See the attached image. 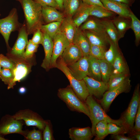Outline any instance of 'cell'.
I'll return each mask as SVG.
<instances>
[{
	"label": "cell",
	"mask_w": 140,
	"mask_h": 140,
	"mask_svg": "<svg viewBox=\"0 0 140 140\" xmlns=\"http://www.w3.org/2000/svg\"><path fill=\"white\" fill-rule=\"evenodd\" d=\"M38 46V45L33 44L30 40L26 47L25 51L22 57L25 59L31 58L34 53L37 51Z\"/></svg>",
	"instance_id": "cell-40"
},
{
	"label": "cell",
	"mask_w": 140,
	"mask_h": 140,
	"mask_svg": "<svg viewBox=\"0 0 140 140\" xmlns=\"http://www.w3.org/2000/svg\"><path fill=\"white\" fill-rule=\"evenodd\" d=\"M83 79L89 95L94 96L99 100L102 98L104 93L108 90V83L102 81H97L88 76Z\"/></svg>",
	"instance_id": "cell-11"
},
{
	"label": "cell",
	"mask_w": 140,
	"mask_h": 140,
	"mask_svg": "<svg viewBox=\"0 0 140 140\" xmlns=\"http://www.w3.org/2000/svg\"><path fill=\"white\" fill-rule=\"evenodd\" d=\"M57 95L71 110L83 113L90 118V114L87 106L78 97L70 85L59 89Z\"/></svg>",
	"instance_id": "cell-3"
},
{
	"label": "cell",
	"mask_w": 140,
	"mask_h": 140,
	"mask_svg": "<svg viewBox=\"0 0 140 140\" xmlns=\"http://www.w3.org/2000/svg\"><path fill=\"white\" fill-rule=\"evenodd\" d=\"M94 17L88 18L80 28L79 27L80 29L82 31L89 30L107 35L101 20Z\"/></svg>",
	"instance_id": "cell-24"
},
{
	"label": "cell",
	"mask_w": 140,
	"mask_h": 140,
	"mask_svg": "<svg viewBox=\"0 0 140 140\" xmlns=\"http://www.w3.org/2000/svg\"><path fill=\"white\" fill-rule=\"evenodd\" d=\"M64 0H55L59 9L63 10V4Z\"/></svg>",
	"instance_id": "cell-50"
},
{
	"label": "cell",
	"mask_w": 140,
	"mask_h": 140,
	"mask_svg": "<svg viewBox=\"0 0 140 140\" xmlns=\"http://www.w3.org/2000/svg\"><path fill=\"white\" fill-rule=\"evenodd\" d=\"M43 38V33L40 29L39 28L33 33V37L30 40L33 44L39 45L40 44H41Z\"/></svg>",
	"instance_id": "cell-44"
},
{
	"label": "cell",
	"mask_w": 140,
	"mask_h": 140,
	"mask_svg": "<svg viewBox=\"0 0 140 140\" xmlns=\"http://www.w3.org/2000/svg\"><path fill=\"white\" fill-rule=\"evenodd\" d=\"M111 138L112 139L115 140H134L131 137L126 136L121 134L112 135Z\"/></svg>",
	"instance_id": "cell-48"
},
{
	"label": "cell",
	"mask_w": 140,
	"mask_h": 140,
	"mask_svg": "<svg viewBox=\"0 0 140 140\" xmlns=\"http://www.w3.org/2000/svg\"><path fill=\"white\" fill-rule=\"evenodd\" d=\"M114 13L102 6L93 5L89 15L97 18L106 19L114 16Z\"/></svg>",
	"instance_id": "cell-30"
},
{
	"label": "cell",
	"mask_w": 140,
	"mask_h": 140,
	"mask_svg": "<svg viewBox=\"0 0 140 140\" xmlns=\"http://www.w3.org/2000/svg\"><path fill=\"white\" fill-rule=\"evenodd\" d=\"M53 41V49L51 68H57V59L70 44L60 30L55 37Z\"/></svg>",
	"instance_id": "cell-10"
},
{
	"label": "cell",
	"mask_w": 140,
	"mask_h": 140,
	"mask_svg": "<svg viewBox=\"0 0 140 140\" xmlns=\"http://www.w3.org/2000/svg\"><path fill=\"white\" fill-rule=\"evenodd\" d=\"M81 0H64L63 10L66 17L72 18L78 9Z\"/></svg>",
	"instance_id": "cell-29"
},
{
	"label": "cell",
	"mask_w": 140,
	"mask_h": 140,
	"mask_svg": "<svg viewBox=\"0 0 140 140\" xmlns=\"http://www.w3.org/2000/svg\"><path fill=\"white\" fill-rule=\"evenodd\" d=\"M85 103L89 110L90 119L92 123V131L93 136H95V129L96 124L99 121L105 120L108 123H112L122 127L123 122L121 118L118 120L111 118L106 113L102 106L94 99L93 96L89 95Z\"/></svg>",
	"instance_id": "cell-2"
},
{
	"label": "cell",
	"mask_w": 140,
	"mask_h": 140,
	"mask_svg": "<svg viewBox=\"0 0 140 140\" xmlns=\"http://www.w3.org/2000/svg\"><path fill=\"white\" fill-rule=\"evenodd\" d=\"M98 60L100 66L102 81L108 83L113 73V65L105 59Z\"/></svg>",
	"instance_id": "cell-32"
},
{
	"label": "cell",
	"mask_w": 140,
	"mask_h": 140,
	"mask_svg": "<svg viewBox=\"0 0 140 140\" xmlns=\"http://www.w3.org/2000/svg\"></svg>",
	"instance_id": "cell-56"
},
{
	"label": "cell",
	"mask_w": 140,
	"mask_h": 140,
	"mask_svg": "<svg viewBox=\"0 0 140 140\" xmlns=\"http://www.w3.org/2000/svg\"><path fill=\"white\" fill-rule=\"evenodd\" d=\"M83 3L90 5H99L104 8L100 0H81Z\"/></svg>",
	"instance_id": "cell-47"
},
{
	"label": "cell",
	"mask_w": 140,
	"mask_h": 140,
	"mask_svg": "<svg viewBox=\"0 0 140 140\" xmlns=\"http://www.w3.org/2000/svg\"><path fill=\"white\" fill-rule=\"evenodd\" d=\"M132 136L131 137L134 140H140V133H137L132 134Z\"/></svg>",
	"instance_id": "cell-51"
},
{
	"label": "cell",
	"mask_w": 140,
	"mask_h": 140,
	"mask_svg": "<svg viewBox=\"0 0 140 140\" xmlns=\"http://www.w3.org/2000/svg\"><path fill=\"white\" fill-rule=\"evenodd\" d=\"M112 65V73L129 74V68L120 52L116 57Z\"/></svg>",
	"instance_id": "cell-28"
},
{
	"label": "cell",
	"mask_w": 140,
	"mask_h": 140,
	"mask_svg": "<svg viewBox=\"0 0 140 140\" xmlns=\"http://www.w3.org/2000/svg\"><path fill=\"white\" fill-rule=\"evenodd\" d=\"M109 43V48L105 53V59L113 65L116 57L120 52L119 47L115 46L110 40Z\"/></svg>",
	"instance_id": "cell-36"
},
{
	"label": "cell",
	"mask_w": 140,
	"mask_h": 140,
	"mask_svg": "<svg viewBox=\"0 0 140 140\" xmlns=\"http://www.w3.org/2000/svg\"><path fill=\"white\" fill-rule=\"evenodd\" d=\"M78 28L72 18L65 17L61 22L60 30L71 43Z\"/></svg>",
	"instance_id": "cell-21"
},
{
	"label": "cell",
	"mask_w": 140,
	"mask_h": 140,
	"mask_svg": "<svg viewBox=\"0 0 140 140\" xmlns=\"http://www.w3.org/2000/svg\"><path fill=\"white\" fill-rule=\"evenodd\" d=\"M14 63L11 60L2 54H0V65L2 67L10 68L12 70Z\"/></svg>",
	"instance_id": "cell-43"
},
{
	"label": "cell",
	"mask_w": 140,
	"mask_h": 140,
	"mask_svg": "<svg viewBox=\"0 0 140 140\" xmlns=\"http://www.w3.org/2000/svg\"><path fill=\"white\" fill-rule=\"evenodd\" d=\"M130 81L129 78L119 86L104 93L102 98L99 101L105 112L108 110L111 103L118 95L123 93L128 92L130 90Z\"/></svg>",
	"instance_id": "cell-9"
},
{
	"label": "cell",
	"mask_w": 140,
	"mask_h": 140,
	"mask_svg": "<svg viewBox=\"0 0 140 140\" xmlns=\"http://www.w3.org/2000/svg\"><path fill=\"white\" fill-rule=\"evenodd\" d=\"M108 123L106 121L102 120L96 124L95 129V137L94 140H102L109 134L107 129Z\"/></svg>",
	"instance_id": "cell-34"
},
{
	"label": "cell",
	"mask_w": 140,
	"mask_h": 140,
	"mask_svg": "<svg viewBox=\"0 0 140 140\" xmlns=\"http://www.w3.org/2000/svg\"><path fill=\"white\" fill-rule=\"evenodd\" d=\"M14 64V67L12 70L13 79L12 82L8 85V89L13 88L16 82L24 78L30 71V67L24 62L20 61Z\"/></svg>",
	"instance_id": "cell-20"
},
{
	"label": "cell",
	"mask_w": 140,
	"mask_h": 140,
	"mask_svg": "<svg viewBox=\"0 0 140 140\" xmlns=\"http://www.w3.org/2000/svg\"><path fill=\"white\" fill-rule=\"evenodd\" d=\"M28 35L25 24H23L19 30L18 38L10 51L11 54L22 57L29 42Z\"/></svg>",
	"instance_id": "cell-12"
},
{
	"label": "cell",
	"mask_w": 140,
	"mask_h": 140,
	"mask_svg": "<svg viewBox=\"0 0 140 140\" xmlns=\"http://www.w3.org/2000/svg\"><path fill=\"white\" fill-rule=\"evenodd\" d=\"M26 91V88L25 87H20L19 89V93L22 94L25 93Z\"/></svg>",
	"instance_id": "cell-52"
},
{
	"label": "cell",
	"mask_w": 140,
	"mask_h": 140,
	"mask_svg": "<svg viewBox=\"0 0 140 140\" xmlns=\"http://www.w3.org/2000/svg\"><path fill=\"white\" fill-rule=\"evenodd\" d=\"M106 9L119 16L130 18L131 11L129 6L113 0H100Z\"/></svg>",
	"instance_id": "cell-15"
},
{
	"label": "cell",
	"mask_w": 140,
	"mask_h": 140,
	"mask_svg": "<svg viewBox=\"0 0 140 140\" xmlns=\"http://www.w3.org/2000/svg\"><path fill=\"white\" fill-rule=\"evenodd\" d=\"M112 20L118 31L120 39L124 37L127 31L130 29L131 19L118 15Z\"/></svg>",
	"instance_id": "cell-25"
},
{
	"label": "cell",
	"mask_w": 140,
	"mask_h": 140,
	"mask_svg": "<svg viewBox=\"0 0 140 140\" xmlns=\"http://www.w3.org/2000/svg\"><path fill=\"white\" fill-rule=\"evenodd\" d=\"M23 121L17 120L13 115L6 114L3 116L0 121V136L9 134H17L25 137L28 131L23 129Z\"/></svg>",
	"instance_id": "cell-6"
},
{
	"label": "cell",
	"mask_w": 140,
	"mask_h": 140,
	"mask_svg": "<svg viewBox=\"0 0 140 140\" xmlns=\"http://www.w3.org/2000/svg\"><path fill=\"white\" fill-rule=\"evenodd\" d=\"M69 138L72 140H90L93 136L91 128H72L69 130Z\"/></svg>",
	"instance_id": "cell-23"
},
{
	"label": "cell",
	"mask_w": 140,
	"mask_h": 140,
	"mask_svg": "<svg viewBox=\"0 0 140 140\" xmlns=\"http://www.w3.org/2000/svg\"><path fill=\"white\" fill-rule=\"evenodd\" d=\"M43 139L44 140H53V135L50 122L49 120H46V123L43 130Z\"/></svg>",
	"instance_id": "cell-42"
},
{
	"label": "cell",
	"mask_w": 140,
	"mask_h": 140,
	"mask_svg": "<svg viewBox=\"0 0 140 140\" xmlns=\"http://www.w3.org/2000/svg\"><path fill=\"white\" fill-rule=\"evenodd\" d=\"M40 4L42 6H48L59 9L55 0H33Z\"/></svg>",
	"instance_id": "cell-46"
},
{
	"label": "cell",
	"mask_w": 140,
	"mask_h": 140,
	"mask_svg": "<svg viewBox=\"0 0 140 140\" xmlns=\"http://www.w3.org/2000/svg\"><path fill=\"white\" fill-rule=\"evenodd\" d=\"M117 2L125 4L129 6H131L135 0H113Z\"/></svg>",
	"instance_id": "cell-49"
},
{
	"label": "cell",
	"mask_w": 140,
	"mask_h": 140,
	"mask_svg": "<svg viewBox=\"0 0 140 140\" xmlns=\"http://www.w3.org/2000/svg\"><path fill=\"white\" fill-rule=\"evenodd\" d=\"M88 57L83 56L76 62L67 66L73 77L81 80L88 75Z\"/></svg>",
	"instance_id": "cell-13"
},
{
	"label": "cell",
	"mask_w": 140,
	"mask_h": 140,
	"mask_svg": "<svg viewBox=\"0 0 140 140\" xmlns=\"http://www.w3.org/2000/svg\"><path fill=\"white\" fill-rule=\"evenodd\" d=\"M107 129L109 134L116 135L127 133L126 130L123 127L111 122L108 123Z\"/></svg>",
	"instance_id": "cell-39"
},
{
	"label": "cell",
	"mask_w": 140,
	"mask_h": 140,
	"mask_svg": "<svg viewBox=\"0 0 140 140\" xmlns=\"http://www.w3.org/2000/svg\"><path fill=\"white\" fill-rule=\"evenodd\" d=\"M14 78L12 70L2 67L0 72V79L5 84L8 85L12 81Z\"/></svg>",
	"instance_id": "cell-38"
},
{
	"label": "cell",
	"mask_w": 140,
	"mask_h": 140,
	"mask_svg": "<svg viewBox=\"0 0 140 140\" xmlns=\"http://www.w3.org/2000/svg\"><path fill=\"white\" fill-rule=\"evenodd\" d=\"M61 22H53L45 25H42L40 29L43 33L48 35L53 40L60 31Z\"/></svg>",
	"instance_id": "cell-31"
},
{
	"label": "cell",
	"mask_w": 140,
	"mask_h": 140,
	"mask_svg": "<svg viewBox=\"0 0 140 140\" xmlns=\"http://www.w3.org/2000/svg\"><path fill=\"white\" fill-rule=\"evenodd\" d=\"M129 78V74L124 73H112L108 82V90H110L119 86Z\"/></svg>",
	"instance_id": "cell-33"
},
{
	"label": "cell",
	"mask_w": 140,
	"mask_h": 140,
	"mask_svg": "<svg viewBox=\"0 0 140 140\" xmlns=\"http://www.w3.org/2000/svg\"><path fill=\"white\" fill-rule=\"evenodd\" d=\"M24 13L28 35L33 34L43 24L42 6L33 0H19Z\"/></svg>",
	"instance_id": "cell-1"
},
{
	"label": "cell",
	"mask_w": 140,
	"mask_h": 140,
	"mask_svg": "<svg viewBox=\"0 0 140 140\" xmlns=\"http://www.w3.org/2000/svg\"><path fill=\"white\" fill-rule=\"evenodd\" d=\"M140 104L139 85L138 84L135 88L127 109L121 118L123 122L122 127L127 133H130L132 131L135 116Z\"/></svg>",
	"instance_id": "cell-4"
},
{
	"label": "cell",
	"mask_w": 140,
	"mask_h": 140,
	"mask_svg": "<svg viewBox=\"0 0 140 140\" xmlns=\"http://www.w3.org/2000/svg\"><path fill=\"white\" fill-rule=\"evenodd\" d=\"M134 122H135V125L130 133L132 134L140 132V104L138 108Z\"/></svg>",
	"instance_id": "cell-45"
},
{
	"label": "cell",
	"mask_w": 140,
	"mask_h": 140,
	"mask_svg": "<svg viewBox=\"0 0 140 140\" xmlns=\"http://www.w3.org/2000/svg\"><path fill=\"white\" fill-rule=\"evenodd\" d=\"M101 21L110 40L115 46L118 47V43L120 38L118 31L112 20L104 19Z\"/></svg>",
	"instance_id": "cell-26"
},
{
	"label": "cell",
	"mask_w": 140,
	"mask_h": 140,
	"mask_svg": "<svg viewBox=\"0 0 140 140\" xmlns=\"http://www.w3.org/2000/svg\"><path fill=\"white\" fill-rule=\"evenodd\" d=\"M106 51V49L104 48L91 44L89 55L97 60L105 59Z\"/></svg>",
	"instance_id": "cell-37"
},
{
	"label": "cell",
	"mask_w": 140,
	"mask_h": 140,
	"mask_svg": "<svg viewBox=\"0 0 140 140\" xmlns=\"http://www.w3.org/2000/svg\"><path fill=\"white\" fill-rule=\"evenodd\" d=\"M1 67H2L0 65V72L1 71V69H2Z\"/></svg>",
	"instance_id": "cell-54"
},
{
	"label": "cell",
	"mask_w": 140,
	"mask_h": 140,
	"mask_svg": "<svg viewBox=\"0 0 140 140\" xmlns=\"http://www.w3.org/2000/svg\"><path fill=\"white\" fill-rule=\"evenodd\" d=\"M21 26L18 21L17 11L15 8L12 9L8 16L0 19V33L8 47L11 33L13 31H19Z\"/></svg>",
	"instance_id": "cell-7"
},
{
	"label": "cell",
	"mask_w": 140,
	"mask_h": 140,
	"mask_svg": "<svg viewBox=\"0 0 140 140\" xmlns=\"http://www.w3.org/2000/svg\"><path fill=\"white\" fill-rule=\"evenodd\" d=\"M16 0L18 1H19V0Z\"/></svg>",
	"instance_id": "cell-55"
},
{
	"label": "cell",
	"mask_w": 140,
	"mask_h": 140,
	"mask_svg": "<svg viewBox=\"0 0 140 140\" xmlns=\"http://www.w3.org/2000/svg\"><path fill=\"white\" fill-rule=\"evenodd\" d=\"M12 115L17 119L23 120L28 126L36 127L41 131L45 127L46 120L37 113L29 109L19 110Z\"/></svg>",
	"instance_id": "cell-8"
},
{
	"label": "cell",
	"mask_w": 140,
	"mask_h": 140,
	"mask_svg": "<svg viewBox=\"0 0 140 140\" xmlns=\"http://www.w3.org/2000/svg\"><path fill=\"white\" fill-rule=\"evenodd\" d=\"M64 73L70 83V86L78 97L83 102H85L89 95L85 82L83 79L78 80L71 74L65 64L60 60L57 62V67Z\"/></svg>",
	"instance_id": "cell-5"
},
{
	"label": "cell",
	"mask_w": 140,
	"mask_h": 140,
	"mask_svg": "<svg viewBox=\"0 0 140 140\" xmlns=\"http://www.w3.org/2000/svg\"><path fill=\"white\" fill-rule=\"evenodd\" d=\"M130 17L131 20L130 29L134 32L135 44L138 46L140 41V21L131 11L130 12Z\"/></svg>",
	"instance_id": "cell-35"
},
{
	"label": "cell",
	"mask_w": 140,
	"mask_h": 140,
	"mask_svg": "<svg viewBox=\"0 0 140 140\" xmlns=\"http://www.w3.org/2000/svg\"><path fill=\"white\" fill-rule=\"evenodd\" d=\"M43 33V38L41 44L43 47L45 57L41 65V66L46 71L51 68V60L52 55L53 40L47 34Z\"/></svg>",
	"instance_id": "cell-16"
},
{
	"label": "cell",
	"mask_w": 140,
	"mask_h": 140,
	"mask_svg": "<svg viewBox=\"0 0 140 140\" xmlns=\"http://www.w3.org/2000/svg\"><path fill=\"white\" fill-rule=\"evenodd\" d=\"M82 31L91 44L101 47L106 49L108 45H109L110 39L107 35L89 30Z\"/></svg>",
	"instance_id": "cell-17"
},
{
	"label": "cell",
	"mask_w": 140,
	"mask_h": 140,
	"mask_svg": "<svg viewBox=\"0 0 140 140\" xmlns=\"http://www.w3.org/2000/svg\"><path fill=\"white\" fill-rule=\"evenodd\" d=\"M8 139H5L3 137L0 136V140H7Z\"/></svg>",
	"instance_id": "cell-53"
},
{
	"label": "cell",
	"mask_w": 140,
	"mask_h": 140,
	"mask_svg": "<svg viewBox=\"0 0 140 140\" xmlns=\"http://www.w3.org/2000/svg\"><path fill=\"white\" fill-rule=\"evenodd\" d=\"M92 6L84 3L81 0L79 7L72 18L78 27L79 28L90 16Z\"/></svg>",
	"instance_id": "cell-22"
},
{
	"label": "cell",
	"mask_w": 140,
	"mask_h": 140,
	"mask_svg": "<svg viewBox=\"0 0 140 140\" xmlns=\"http://www.w3.org/2000/svg\"><path fill=\"white\" fill-rule=\"evenodd\" d=\"M60 56V60L68 66L76 62L83 56L78 47L72 43L65 48Z\"/></svg>",
	"instance_id": "cell-14"
},
{
	"label": "cell",
	"mask_w": 140,
	"mask_h": 140,
	"mask_svg": "<svg viewBox=\"0 0 140 140\" xmlns=\"http://www.w3.org/2000/svg\"><path fill=\"white\" fill-rule=\"evenodd\" d=\"M57 9L51 6H42L41 13L43 21L47 24L56 22H61L65 17Z\"/></svg>",
	"instance_id": "cell-19"
},
{
	"label": "cell",
	"mask_w": 140,
	"mask_h": 140,
	"mask_svg": "<svg viewBox=\"0 0 140 140\" xmlns=\"http://www.w3.org/2000/svg\"><path fill=\"white\" fill-rule=\"evenodd\" d=\"M72 43L79 48L83 56L88 57L89 55L90 43L79 28L77 29Z\"/></svg>",
	"instance_id": "cell-18"
},
{
	"label": "cell",
	"mask_w": 140,
	"mask_h": 140,
	"mask_svg": "<svg viewBox=\"0 0 140 140\" xmlns=\"http://www.w3.org/2000/svg\"><path fill=\"white\" fill-rule=\"evenodd\" d=\"M41 131L34 128L32 130L28 131L25 137V139L27 140H43V135Z\"/></svg>",
	"instance_id": "cell-41"
},
{
	"label": "cell",
	"mask_w": 140,
	"mask_h": 140,
	"mask_svg": "<svg viewBox=\"0 0 140 140\" xmlns=\"http://www.w3.org/2000/svg\"><path fill=\"white\" fill-rule=\"evenodd\" d=\"M88 76L99 81H101L100 66L98 60L89 55Z\"/></svg>",
	"instance_id": "cell-27"
}]
</instances>
